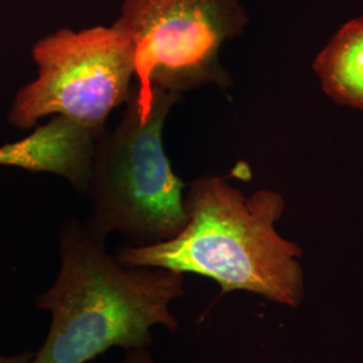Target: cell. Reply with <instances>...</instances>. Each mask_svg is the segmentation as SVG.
Wrapping results in <instances>:
<instances>
[{
  "label": "cell",
  "instance_id": "cell-9",
  "mask_svg": "<svg viewBox=\"0 0 363 363\" xmlns=\"http://www.w3.org/2000/svg\"><path fill=\"white\" fill-rule=\"evenodd\" d=\"M34 358V352L25 351L18 355H0V363H30Z\"/></svg>",
  "mask_w": 363,
  "mask_h": 363
},
{
  "label": "cell",
  "instance_id": "cell-2",
  "mask_svg": "<svg viewBox=\"0 0 363 363\" xmlns=\"http://www.w3.org/2000/svg\"><path fill=\"white\" fill-rule=\"evenodd\" d=\"M189 220L169 241L118 247L124 267H155L214 280L220 295L247 291L298 307L304 296L301 249L274 225L284 213L283 195L273 190L244 193L222 177H202L184 194Z\"/></svg>",
  "mask_w": 363,
  "mask_h": 363
},
{
  "label": "cell",
  "instance_id": "cell-1",
  "mask_svg": "<svg viewBox=\"0 0 363 363\" xmlns=\"http://www.w3.org/2000/svg\"><path fill=\"white\" fill-rule=\"evenodd\" d=\"M105 240L86 222L64 223L60 272L35 303L52 313V325L30 363H88L112 347H150L155 325L178 331L169 304L184 295V274L124 267L106 252Z\"/></svg>",
  "mask_w": 363,
  "mask_h": 363
},
{
  "label": "cell",
  "instance_id": "cell-3",
  "mask_svg": "<svg viewBox=\"0 0 363 363\" xmlns=\"http://www.w3.org/2000/svg\"><path fill=\"white\" fill-rule=\"evenodd\" d=\"M152 108L140 120L135 84L113 130L96 139L85 194L91 205L86 222L106 238L121 234L130 247L169 241L184 229L186 184L174 172L163 147V127L182 94L152 88Z\"/></svg>",
  "mask_w": 363,
  "mask_h": 363
},
{
  "label": "cell",
  "instance_id": "cell-6",
  "mask_svg": "<svg viewBox=\"0 0 363 363\" xmlns=\"http://www.w3.org/2000/svg\"><path fill=\"white\" fill-rule=\"evenodd\" d=\"M313 69L334 101L363 111V16L346 23L330 39Z\"/></svg>",
  "mask_w": 363,
  "mask_h": 363
},
{
  "label": "cell",
  "instance_id": "cell-4",
  "mask_svg": "<svg viewBox=\"0 0 363 363\" xmlns=\"http://www.w3.org/2000/svg\"><path fill=\"white\" fill-rule=\"evenodd\" d=\"M247 23L240 0H123L113 25L133 52L140 120L151 112L152 88L179 94L211 84L229 88L220 49Z\"/></svg>",
  "mask_w": 363,
  "mask_h": 363
},
{
  "label": "cell",
  "instance_id": "cell-8",
  "mask_svg": "<svg viewBox=\"0 0 363 363\" xmlns=\"http://www.w3.org/2000/svg\"><path fill=\"white\" fill-rule=\"evenodd\" d=\"M121 363H156L154 358L150 355L147 349L128 351L125 358Z\"/></svg>",
  "mask_w": 363,
  "mask_h": 363
},
{
  "label": "cell",
  "instance_id": "cell-5",
  "mask_svg": "<svg viewBox=\"0 0 363 363\" xmlns=\"http://www.w3.org/2000/svg\"><path fill=\"white\" fill-rule=\"evenodd\" d=\"M31 54L38 76L16 93L9 113V123L18 130L55 115L97 139L109 113L130 99L133 52L115 25L61 28L39 39Z\"/></svg>",
  "mask_w": 363,
  "mask_h": 363
},
{
  "label": "cell",
  "instance_id": "cell-7",
  "mask_svg": "<svg viewBox=\"0 0 363 363\" xmlns=\"http://www.w3.org/2000/svg\"><path fill=\"white\" fill-rule=\"evenodd\" d=\"M0 164L62 175L67 166L65 138L50 121L26 139L0 147Z\"/></svg>",
  "mask_w": 363,
  "mask_h": 363
}]
</instances>
